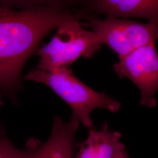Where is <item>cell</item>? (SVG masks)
Here are the masks:
<instances>
[{"label": "cell", "mask_w": 158, "mask_h": 158, "mask_svg": "<svg viewBox=\"0 0 158 158\" xmlns=\"http://www.w3.org/2000/svg\"><path fill=\"white\" fill-rule=\"evenodd\" d=\"M87 4L88 11L107 18H146L158 27V0H95Z\"/></svg>", "instance_id": "cell-8"}, {"label": "cell", "mask_w": 158, "mask_h": 158, "mask_svg": "<svg viewBox=\"0 0 158 158\" xmlns=\"http://www.w3.org/2000/svg\"><path fill=\"white\" fill-rule=\"evenodd\" d=\"M131 158V157H130V156H129V155H128V156H127V157H126V158Z\"/></svg>", "instance_id": "cell-11"}, {"label": "cell", "mask_w": 158, "mask_h": 158, "mask_svg": "<svg viewBox=\"0 0 158 158\" xmlns=\"http://www.w3.org/2000/svg\"><path fill=\"white\" fill-rule=\"evenodd\" d=\"M114 70L122 79H130L140 90V104L153 108L156 106L158 90V54L153 41L119 58Z\"/></svg>", "instance_id": "cell-5"}, {"label": "cell", "mask_w": 158, "mask_h": 158, "mask_svg": "<svg viewBox=\"0 0 158 158\" xmlns=\"http://www.w3.org/2000/svg\"><path fill=\"white\" fill-rule=\"evenodd\" d=\"M3 105V102L2 100V97H1V95L0 94V107L2 106Z\"/></svg>", "instance_id": "cell-10"}, {"label": "cell", "mask_w": 158, "mask_h": 158, "mask_svg": "<svg viewBox=\"0 0 158 158\" xmlns=\"http://www.w3.org/2000/svg\"><path fill=\"white\" fill-rule=\"evenodd\" d=\"M87 22L80 23L97 34L102 44L118 54L119 59L142 46L158 40V27L149 22H136L125 18L101 19L89 15Z\"/></svg>", "instance_id": "cell-4"}, {"label": "cell", "mask_w": 158, "mask_h": 158, "mask_svg": "<svg viewBox=\"0 0 158 158\" xmlns=\"http://www.w3.org/2000/svg\"><path fill=\"white\" fill-rule=\"evenodd\" d=\"M75 17L62 23L51 41L40 49L37 69L53 72L62 67L70 66L81 57L91 59L103 45L97 34L83 27Z\"/></svg>", "instance_id": "cell-3"}, {"label": "cell", "mask_w": 158, "mask_h": 158, "mask_svg": "<svg viewBox=\"0 0 158 158\" xmlns=\"http://www.w3.org/2000/svg\"><path fill=\"white\" fill-rule=\"evenodd\" d=\"M121 138L120 132L110 130L104 122L100 129L89 130L86 139L77 144L75 158H125L129 155Z\"/></svg>", "instance_id": "cell-7"}, {"label": "cell", "mask_w": 158, "mask_h": 158, "mask_svg": "<svg viewBox=\"0 0 158 158\" xmlns=\"http://www.w3.org/2000/svg\"><path fill=\"white\" fill-rule=\"evenodd\" d=\"M11 3L20 10L0 5V93L15 100L23 66L41 41L64 21L83 14L60 2Z\"/></svg>", "instance_id": "cell-1"}, {"label": "cell", "mask_w": 158, "mask_h": 158, "mask_svg": "<svg viewBox=\"0 0 158 158\" xmlns=\"http://www.w3.org/2000/svg\"><path fill=\"white\" fill-rule=\"evenodd\" d=\"M40 140L30 138L23 149L15 147L6 135L4 128L0 130V158H29Z\"/></svg>", "instance_id": "cell-9"}, {"label": "cell", "mask_w": 158, "mask_h": 158, "mask_svg": "<svg viewBox=\"0 0 158 158\" xmlns=\"http://www.w3.org/2000/svg\"><path fill=\"white\" fill-rule=\"evenodd\" d=\"M25 80L32 81L48 85L66 102L71 108L70 118L77 119L89 130L94 128L91 113L96 108L106 109L116 113L121 104L105 93H99L80 81L70 66L62 67L53 72L38 69L31 70Z\"/></svg>", "instance_id": "cell-2"}, {"label": "cell", "mask_w": 158, "mask_h": 158, "mask_svg": "<svg viewBox=\"0 0 158 158\" xmlns=\"http://www.w3.org/2000/svg\"><path fill=\"white\" fill-rule=\"evenodd\" d=\"M80 124L76 119L64 122L55 116L49 139L45 143L40 141L29 158H75L76 134Z\"/></svg>", "instance_id": "cell-6"}]
</instances>
